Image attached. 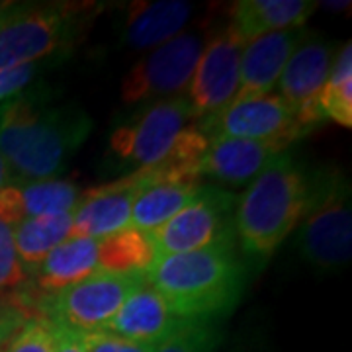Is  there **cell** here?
<instances>
[{"instance_id":"6da1fadb","label":"cell","mask_w":352,"mask_h":352,"mask_svg":"<svg viewBox=\"0 0 352 352\" xmlns=\"http://www.w3.org/2000/svg\"><path fill=\"white\" fill-rule=\"evenodd\" d=\"M90 129L92 120L76 104L22 92L0 104V157L12 182L57 178Z\"/></svg>"},{"instance_id":"7a4b0ae2","label":"cell","mask_w":352,"mask_h":352,"mask_svg":"<svg viewBox=\"0 0 352 352\" xmlns=\"http://www.w3.org/2000/svg\"><path fill=\"white\" fill-rule=\"evenodd\" d=\"M323 168L284 151L235 201V241L249 270H261L309 212Z\"/></svg>"},{"instance_id":"3957f363","label":"cell","mask_w":352,"mask_h":352,"mask_svg":"<svg viewBox=\"0 0 352 352\" xmlns=\"http://www.w3.org/2000/svg\"><path fill=\"white\" fill-rule=\"evenodd\" d=\"M249 266L237 245L155 258L145 280L180 319L221 321L243 298Z\"/></svg>"},{"instance_id":"277c9868","label":"cell","mask_w":352,"mask_h":352,"mask_svg":"<svg viewBox=\"0 0 352 352\" xmlns=\"http://www.w3.org/2000/svg\"><path fill=\"white\" fill-rule=\"evenodd\" d=\"M94 8L78 2L16 4L0 18V71L69 53L82 38Z\"/></svg>"},{"instance_id":"5b68a950","label":"cell","mask_w":352,"mask_h":352,"mask_svg":"<svg viewBox=\"0 0 352 352\" xmlns=\"http://www.w3.org/2000/svg\"><path fill=\"white\" fill-rule=\"evenodd\" d=\"M298 251L305 263L321 272L340 270L351 263L352 210L349 180L323 168L315 200L300 221Z\"/></svg>"},{"instance_id":"8992f818","label":"cell","mask_w":352,"mask_h":352,"mask_svg":"<svg viewBox=\"0 0 352 352\" xmlns=\"http://www.w3.org/2000/svg\"><path fill=\"white\" fill-rule=\"evenodd\" d=\"M237 196L214 184H201L196 198L166 223L147 233L155 258L233 247Z\"/></svg>"},{"instance_id":"52a82bcc","label":"cell","mask_w":352,"mask_h":352,"mask_svg":"<svg viewBox=\"0 0 352 352\" xmlns=\"http://www.w3.org/2000/svg\"><path fill=\"white\" fill-rule=\"evenodd\" d=\"M192 118L196 116L184 94L141 104L110 135L112 163L118 168H131V173L159 164Z\"/></svg>"},{"instance_id":"ba28073f","label":"cell","mask_w":352,"mask_h":352,"mask_svg":"<svg viewBox=\"0 0 352 352\" xmlns=\"http://www.w3.org/2000/svg\"><path fill=\"white\" fill-rule=\"evenodd\" d=\"M145 274L98 272L71 288L39 298V317L75 333L104 331Z\"/></svg>"},{"instance_id":"9c48e42d","label":"cell","mask_w":352,"mask_h":352,"mask_svg":"<svg viewBox=\"0 0 352 352\" xmlns=\"http://www.w3.org/2000/svg\"><path fill=\"white\" fill-rule=\"evenodd\" d=\"M206 138L249 139L276 143L288 149L289 143L309 133L298 120V112L278 94L233 100L223 110L196 122Z\"/></svg>"},{"instance_id":"30bf717a","label":"cell","mask_w":352,"mask_h":352,"mask_svg":"<svg viewBox=\"0 0 352 352\" xmlns=\"http://www.w3.org/2000/svg\"><path fill=\"white\" fill-rule=\"evenodd\" d=\"M206 38L200 32H184L159 45L131 67L122 85L126 104H149L184 94L198 65Z\"/></svg>"},{"instance_id":"8fae6325","label":"cell","mask_w":352,"mask_h":352,"mask_svg":"<svg viewBox=\"0 0 352 352\" xmlns=\"http://www.w3.org/2000/svg\"><path fill=\"white\" fill-rule=\"evenodd\" d=\"M245 39L227 24L206 41L190 85L184 92L200 120L229 106L239 88L241 55Z\"/></svg>"},{"instance_id":"7c38bea8","label":"cell","mask_w":352,"mask_h":352,"mask_svg":"<svg viewBox=\"0 0 352 352\" xmlns=\"http://www.w3.org/2000/svg\"><path fill=\"white\" fill-rule=\"evenodd\" d=\"M335 51L337 50L331 41L309 34L302 45L292 53L278 78V96H282L298 112V120L307 131L323 122L315 102L327 82Z\"/></svg>"},{"instance_id":"4fadbf2b","label":"cell","mask_w":352,"mask_h":352,"mask_svg":"<svg viewBox=\"0 0 352 352\" xmlns=\"http://www.w3.org/2000/svg\"><path fill=\"white\" fill-rule=\"evenodd\" d=\"M143 184L131 206L129 227L143 233L166 223L186 204L196 198L201 182L200 176L186 168L159 163L141 168Z\"/></svg>"},{"instance_id":"5bb4252c","label":"cell","mask_w":352,"mask_h":352,"mask_svg":"<svg viewBox=\"0 0 352 352\" xmlns=\"http://www.w3.org/2000/svg\"><path fill=\"white\" fill-rule=\"evenodd\" d=\"M143 184V173L135 170L110 184L82 192L73 210L71 237L104 239L129 229L131 206Z\"/></svg>"},{"instance_id":"9a60e30c","label":"cell","mask_w":352,"mask_h":352,"mask_svg":"<svg viewBox=\"0 0 352 352\" xmlns=\"http://www.w3.org/2000/svg\"><path fill=\"white\" fill-rule=\"evenodd\" d=\"M309 34L311 32L305 28H289L247 41L241 55L239 88L233 100L268 94L276 87L292 53L302 45Z\"/></svg>"},{"instance_id":"2e32d148","label":"cell","mask_w":352,"mask_h":352,"mask_svg":"<svg viewBox=\"0 0 352 352\" xmlns=\"http://www.w3.org/2000/svg\"><path fill=\"white\" fill-rule=\"evenodd\" d=\"M286 149L276 143L249 139L210 138L198 163V175L217 182L241 186L252 182L268 164Z\"/></svg>"},{"instance_id":"e0dca14e","label":"cell","mask_w":352,"mask_h":352,"mask_svg":"<svg viewBox=\"0 0 352 352\" xmlns=\"http://www.w3.org/2000/svg\"><path fill=\"white\" fill-rule=\"evenodd\" d=\"M82 190L65 178L10 182L0 190V221L8 227L30 217L69 214L76 208Z\"/></svg>"},{"instance_id":"ac0fdd59","label":"cell","mask_w":352,"mask_h":352,"mask_svg":"<svg viewBox=\"0 0 352 352\" xmlns=\"http://www.w3.org/2000/svg\"><path fill=\"white\" fill-rule=\"evenodd\" d=\"M184 319L176 317L163 296L143 280L118 309L104 331L139 344H157Z\"/></svg>"},{"instance_id":"d6986e66","label":"cell","mask_w":352,"mask_h":352,"mask_svg":"<svg viewBox=\"0 0 352 352\" xmlns=\"http://www.w3.org/2000/svg\"><path fill=\"white\" fill-rule=\"evenodd\" d=\"M192 12L194 6L184 0L133 2L122 22V41L133 50L159 47L182 32Z\"/></svg>"},{"instance_id":"ffe728a7","label":"cell","mask_w":352,"mask_h":352,"mask_svg":"<svg viewBox=\"0 0 352 352\" xmlns=\"http://www.w3.org/2000/svg\"><path fill=\"white\" fill-rule=\"evenodd\" d=\"M98 272V239L69 237L45 256L30 282L39 294L53 296Z\"/></svg>"},{"instance_id":"44dd1931","label":"cell","mask_w":352,"mask_h":352,"mask_svg":"<svg viewBox=\"0 0 352 352\" xmlns=\"http://www.w3.org/2000/svg\"><path fill=\"white\" fill-rule=\"evenodd\" d=\"M317 10L311 0H239L231 6L229 25L245 41L289 28H303Z\"/></svg>"},{"instance_id":"7402d4cb","label":"cell","mask_w":352,"mask_h":352,"mask_svg":"<svg viewBox=\"0 0 352 352\" xmlns=\"http://www.w3.org/2000/svg\"><path fill=\"white\" fill-rule=\"evenodd\" d=\"M73 212L43 217H30L12 227L14 247L20 264L32 276L55 247L71 237Z\"/></svg>"},{"instance_id":"603a6c76","label":"cell","mask_w":352,"mask_h":352,"mask_svg":"<svg viewBox=\"0 0 352 352\" xmlns=\"http://www.w3.org/2000/svg\"><path fill=\"white\" fill-rule=\"evenodd\" d=\"M155 261L147 233L126 229L116 235L98 239L100 272L108 274H145Z\"/></svg>"},{"instance_id":"cb8c5ba5","label":"cell","mask_w":352,"mask_h":352,"mask_svg":"<svg viewBox=\"0 0 352 352\" xmlns=\"http://www.w3.org/2000/svg\"><path fill=\"white\" fill-rule=\"evenodd\" d=\"M317 112L321 120L337 122L342 127L352 126V43L340 45L331 67L327 82L317 96Z\"/></svg>"},{"instance_id":"d4e9b609","label":"cell","mask_w":352,"mask_h":352,"mask_svg":"<svg viewBox=\"0 0 352 352\" xmlns=\"http://www.w3.org/2000/svg\"><path fill=\"white\" fill-rule=\"evenodd\" d=\"M221 340V321L184 319L168 337L153 346V352H217Z\"/></svg>"},{"instance_id":"484cf974","label":"cell","mask_w":352,"mask_h":352,"mask_svg":"<svg viewBox=\"0 0 352 352\" xmlns=\"http://www.w3.org/2000/svg\"><path fill=\"white\" fill-rule=\"evenodd\" d=\"M28 280L30 276L25 274L16 254L12 227L0 221V296L12 294L18 288H22Z\"/></svg>"},{"instance_id":"4316f807","label":"cell","mask_w":352,"mask_h":352,"mask_svg":"<svg viewBox=\"0 0 352 352\" xmlns=\"http://www.w3.org/2000/svg\"><path fill=\"white\" fill-rule=\"evenodd\" d=\"M2 352H53V325L41 317L28 319Z\"/></svg>"},{"instance_id":"83f0119b","label":"cell","mask_w":352,"mask_h":352,"mask_svg":"<svg viewBox=\"0 0 352 352\" xmlns=\"http://www.w3.org/2000/svg\"><path fill=\"white\" fill-rule=\"evenodd\" d=\"M85 352H153V344H139L108 331L78 333Z\"/></svg>"},{"instance_id":"f1b7e54d","label":"cell","mask_w":352,"mask_h":352,"mask_svg":"<svg viewBox=\"0 0 352 352\" xmlns=\"http://www.w3.org/2000/svg\"><path fill=\"white\" fill-rule=\"evenodd\" d=\"M38 75V65H20L0 71V104L22 94Z\"/></svg>"},{"instance_id":"f546056e","label":"cell","mask_w":352,"mask_h":352,"mask_svg":"<svg viewBox=\"0 0 352 352\" xmlns=\"http://www.w3.org/2000/svg\"><path fill=\"white\" fill-rule=\"evenodd\" d=\"M53 352H85V346L78 333L53 325Z\"/></svg>"},{"instance_id":"4dcf8cb0","label":"cell","mask_w":352,"mask_h":352,"mask_svg":"<svg viewBox=\"0 0 352 352\" xmlns=\"http://www.w3.org/2000/svg\"><path fill=\"white\" fill-rule=\"evenodd\" d=\"M231 352H272L270 344L261 331L249 329L245 335H241L237 342L233 344Z\"/></svg>"},{"instance_id":"1f68e13d","label":"cell","mask_w":352,"mask_h":352,"mask_svg":"<svg viewBox=\"0 0 352 352\" xmlns=\"http://www.w3.org/2000/svg\"><path fill=\"white\" fill-rule=\"evenodd\" d=\"M10 182H12V175L8 170V164L4 163V159L0 157V190L4 188V186H8Z\"/></svg>"},{"instance_id":"d6a6232c","label":"cell","mask_w":352,"mask_h":352,"mask_svg":"<svg viewBox=\"0 0 352 352\" xmlns=\"http://www.w3.org/2000/svg\"><path fill=\"white\" fill-rule=\"evenodd\" d=\"M323 6L327 10H335V12H344L346 8H351V2H323Z\"/></svg>"},{"instance_id":"836d02e7","label":"cell","mask_w":352,"mask_h":352,"mask_svg":"<svg viewBox=\"0 0 352 352\" xmlns=\"http://www.w3.org/2000/svg\"><path fill=\"white\" fill-rule=\"evenodd\" d=\"M14 6H16V2H0V18H4L6 14L12 10Z\"/></svg>"},{"instance_id":"e575fe53","label":"cell","mask_w":352,"mask_h":352,"mask_svg":"<svg viewBox=\"0 0 352 352\" xmlns=\"http://www.w3.org/2000/svg\"><path fill=\"white\" fill-rule=\"evenodd\" d=\"M4 346H6V340H2V339H0V352L4 351Z\"/></svg>"}]
</instances>
